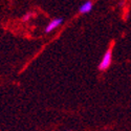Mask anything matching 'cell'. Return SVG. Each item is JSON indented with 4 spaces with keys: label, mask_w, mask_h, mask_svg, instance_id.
<instances>
[{
    "label": "cell",
    "mask_w": 131,
    "mask_h": 131,
    "mask_svg": "<svg viewBox=\"0 0 131 131\" xmlns=\"http://www.w3.org/2000/svg\"><path fill=\"white\" fill-rule=\"evenodd\" d=\"M111 62H112V46L109 47L106 50V52L104 53V56H103V58L99 64V69L101 71L106 70L111 65Z\"/></svg>",
    "instance_id": "6da1fadb"
},
{
    "label": "cell",
    "mask_w": 131,
    "mask_h": 131,
    "mask_svg": "<svg viewBox=\"0 0 131 131\" xmlns=\"http://www.w3.org/2000/svg\"><path fill=\"white\" fill-rule=\"evenodd\" d=\"M62 23H63V18H54V19H52L50 22L47 24V26L45 27L44 31L46 32V34H49L50 31H52L53 29H56Z\"/></svg>",
    "instance_id": "7a4b0ae2"
},
{
    "label": "cell",
    "mask_w": 131,
    "mask_h": 131,
    "mask_svg": "<svg viewBox=\"0 0 131 131\" xmlns=\"http://www.w3.org/2000/svg\"><path fill=\"white\" fill-rule=\"evenodd\" d=\"M92 7H93L92 1H91V0H87V1H85V2L79 7V13L82 14V15L89 14L91 10H92Z\"/></svg>",
    "instance_id": "3957f363"
}]
</instances>
